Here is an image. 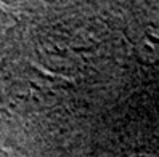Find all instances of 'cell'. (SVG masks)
I'll list each match as a JSON object with an SVG mask.
<instances>
[{
    "label": "cell",
    "instance_id": "obj_1",
    "mask_svg": "<svg viewBox=\"0 0 159 157\" xmlns=\"http://www.w3.org/2000/svg\"><path fill=\"white\" fill-rule=\"evenodd\" d=\"M0 157H7V154H5V152H3L2 149H0Z\"/></svg>",
    "mask_w": 159,
    "mask_h": 157
}]
</instances>
